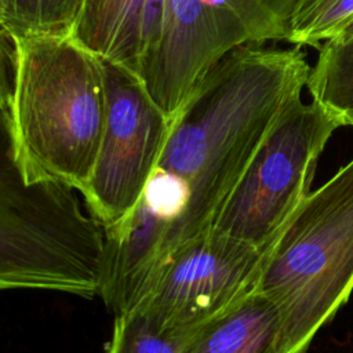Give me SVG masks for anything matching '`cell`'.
Here are the masks:
<instances>
[{"label": "cell", "mask_w": 353, "mask_h": 353, "mask_svg": "<svg viewBox=\"0 0 353 353\" xmlns=\"http://www.w3.org/2000/svg\"><path fill=\"white\" fill-rule=\"evenodd\" d=\"M310 66L301 47L240 44L197 81L170 123L161 154L132 212L110 232L117 259L153 272L210 230Z\"/></svg>", "instance_id": "6da1fadb"}, {"label": "cell", "mask_w": 353, "mask_h": 353, "mask_svg": "<svg viewBox=\"0 0 353 353\" xmlns=\"http://www.w3.org/2000/svg\"><path fill=\"white\" fill-rule=\"evenodd\" d=\"M10 110L23 163L41 179L81 194L92 174L105 123L99 57L72 34L11 37Z\"/></svg>", "instance_id": "7a4b0ae2"}, {"label": "cell", "mask_w": 353, "mask_h": 353, "mask_svg": "<svg viewBox=\"0 0 353 353\" xmlns=\"http://www.w3.org/2000/svg\"><path fill=\"white\" fill-rule=\"evenodd\" d=\"M74 189L23 163L10 105L0 108V291L101 296L106 239Z\"/></svg>", "instance_id": "3957f363"}, {"label": "cell", "mask_w": 353, "mask_h": 353, "mask_svg": "<svg viewBox=\"0 0 353 353\" xmlns=\"http://www.w3.org/2000/svg\"><path fill=\"white\" fill-rule=\"evenodd\" d=\"M255 290L280 314L277 353H305L353 291V157L310 190L265 250Z\"/></svg>", "instance_id": "277c9868"}, {"label": "cell", "mask_w": 353, "mask_h": 353, "mask_svg": "<svg viewBox=\"0 0 353 353\" xmlns=\"http://www.w3.org/2000/svg\"><path fill=\"white\" fill-rule=\"evenodd\" d=\"M295 0H164L156 46L145 54L139 79L171 120L201 76L228 51L287 40Z\"/></svg>", "instance_id": "5b68a950"}, {"label": "cell", "mask_w": 353, "mask_h": 353, "mask_svg": "<svg viewBox=\"0 0 353 353\" xmlns=\"http://www.w3.org/2000/svg\"><path fill=\"white\" fill-rule=\"evenodd\" d=\"M342 120L295 95L258 146L212 229L266 250L310 193L317 160Z\"/></svg>", "instance_id": "8992f818"}, {"label": "cell", "mask_w": 353, "mask_h": 353, "mask_svg": "<svg viewBox=\"0 0 353 353\" xmlns=\"http://www.w3.org/2000/svg\"><path fill=\"white\" fill-rule=\"evenodd\" d=\"M263 255L211 228L167 258L130 310L161 331L189 335L255 288Z\"/></svg>", "instance_id": "52a82bcc"}, {"label": "cell", "mask_w": 353, "mask_h": 353, "mask_svg": "<svg viewBox=\"0 0 353 353\" xmlns=\"http://www.w3.org/2000/svg\"><path fill=\"white\" fill-rule=\"evenodd\" d=\"M106 112L102 139L81 196L108 232L135 208L161 154L170 120L132 72L102 59Z\"/></svg>", "instance_id": "ba28073f"}, {"label": "cell", "mask_w": 353, "mask_h": 353, "mask_svg": "<svg viewBox=\"0 0 353 353\" xmlns=\"http://www.w3.org/2000/svg\"><path fill=\"white\" fill-rule=\"evenodd\" d=\"M280 328L277 307L254 288L196 328L182 353H277Z\"/></svg>", "instance_id": "9c48e42d"}, {"label": "cell", "mask_w": 353, "mask_h": 353, "mask_svg": "<svg viewBox=\"0 0 353 353\" xmlns=\"http://www.w3.org/2000/svg\"><path fill=\"white\" fill-rule=\"evenodd\" d=\"M146 0H83L72 37L101 59L138 76Z\"/></svg>", "instance_id": "30bf717a"}, {"label": "cell", "mask_w": 353, "mask_h": 353, "mask_svg": "<svg viewBox=\"0 0 353 353\" xmlns=\"http://www.w3.org/2000/svg\"><path fill=\"white\" fill-rule=\"evenodd\" d=\"M306 87L343 125L353 127V37L330 39L319 47Z\"/></svg>", "instance_id": "8fae6325"}, {"label": "cell", "mask_w": 353, "mask_h": 353, "mask_svg": "<svg viewBox=\"0 0 353 353\" xmlns=\"http://www.w3.org/2000/svg\"><path fill=\"white\" fill-rule=\"evenodd\" d=\"M83 0H3L1 28L8 37L70 34Z\"/></svg>", "instance_id": "7c38bea8"}, {"label": "cell", "mask_w": 353, "mask_h": 353, "mask_svg": "<svg viewBox=\"0 0 353 353\" xmlns=\"http://www.w3.org/2000/svg\"><path fill=\"white\" fill-rule=\"evenodd\" d=\"M353 18V0H296L285 41L319 48Z\"/></svg>", "instance_id": "4fadbf2b"}, {"label": "cell", "mask_w": 353, "mask_h": 353, "mask_svg": "<svg viewBox=\"0 0 353 353\" xmlns=\"http://www.w3.org/2000/svg\"><path fill=\"white\" fill-rule=\"evenodd\" d=\"M189 335L161 331L142 313L130 310L116 314L105 353H182Z\"/></svg>", "instance_id": "5bb4252c"}, {"label": "cell", "mask_w": 353, "mask_h": 353, "mask_svg": "<svg viewBox=\"0 0 353 353\" xmlns=\"http://www.w3.org/2000/svg\"><path fill=\"white\" fill-rule=\"evenodd\" d=\"M8 34L0 26V108L10 105L12 91V44H7Z\"/></svg>", "instance_id": "9a60e30c"}, {"label": "cell", "mask_w": 353, "mask_h": 353, "mask_svg": "<svg viewBox=\"0 0 353 353\" xmlns=\"http://www.w3.org/2000/svg\"><path fill=\"white\" fill-rule=\"evenodd\" d=\"M349 37H353V18L347 21L332 39H349Z\"/></svg>", "instance_id": "2e32d148"}, {"label": "cell", "mask_w": 353, "mask_h": 353, "mask_svg": "<svg viewBox=\"0 0 353 353\" xmlns=\"http://www.w3.org/2000/svg\"><path fill=\"white\" fill-rule=\"evenodd\" d=\"M1 15H3V0H0V25H1Z\"/></svg>", "instance_id": "e0dca14e"}]
</instances>
